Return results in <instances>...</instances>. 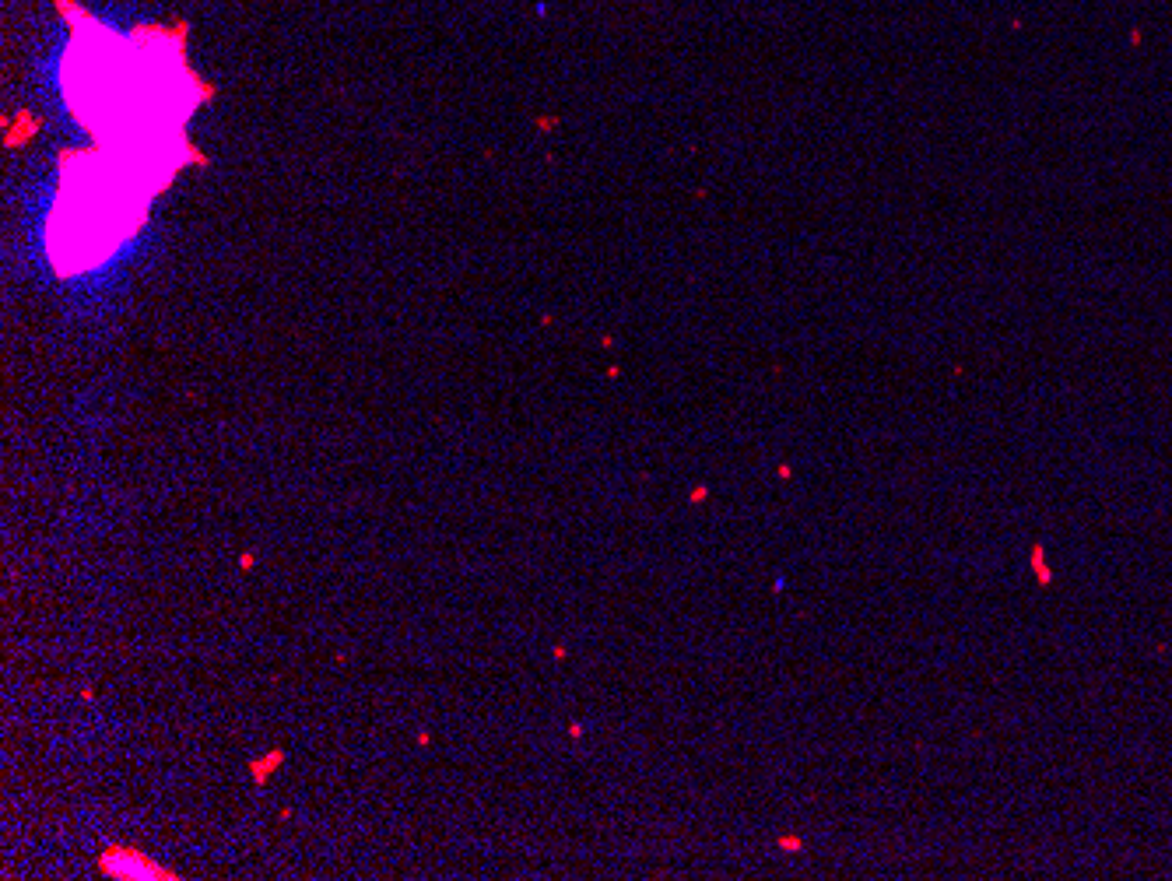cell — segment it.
Wrapping results in <instances>:
<instances>
[{
  "label": "cell",
  "mask_w": 1172,
  "mask_h": 881,
  "mask_svg": "<svg viewBox=\"0 0 1172 881\" xmlns=\"http://www.w3.org/2000/svg\"><path fill=\"white\" fill-rule=\"evenodd\" d=\"M102 871L113 874V878H169L162 867L148 864L144 857L127 850H113L109 857H102Z\"/></svg>",
  "instance_id": "6da1fadb"
}]
</instances>
